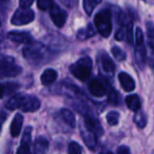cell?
Masks as SVG:
<instances>
[{"label":"cell","instance_id":"1","mask_svg":"<svg viewBox=\"0 0 154 154\" xmlns=\"http://www.w3.org/2000/svg\"><path fill=\"white\" fill-rule=\"evenodd\" d=\"M7 109H19L22 112H35L40 108V100L33 95L16 94L8 100L5 105Z\"/></svg>","mask_w":154,"mask_h":154},{"label":"cell","instance_id":"2","mask_svg":"<svg viewBox=\"0 0 154 154\" xmlns=\"http://www.w3.org/2000/svg\"><path fill=\"white\" fill-rule=\"evenodd\" d=\"M23 56L31 64L39 66L51 59V52L41 43L32 41L23 49Z\"/></svg>","mask_w":154,"mask_h":154},{"label":"cell","instance_id":"3","mask_svg":"<svg viewBox=\"0 0 154 154\" xmlns=\"http://www.w3.org/2000/svg\"><path fill=\"white\" fill-rule=\"evenodd\" d=\"M70 71L75 78L82 82H86L90 78L92 73V60L88 56H85L72 64Z\"/></svg>","mask_w":154,"mask_h":154},{"label":"cell","instance_id":"4","mask_svg":"<svg viewBox=\"0 0 154 154\" xmlns=\"http://www.w3.org/2000/svg\"><path fill=\"white\" fill-rule=\"evenodd\" d=\"M94 23L98 33L103 37L107 38L112 33V21H111V13L109 10H103L98 12L94 18Z\"/></svg>","mask_w":154,"mask_h":154},{"label":"cell","instance_id":"5","mask_svg":"<svg viewBox=\"0 0 154 154\" xmlns=\"http://www.w3.org/2000/svg\"><path fill=\"white\" fill-rule=\"evenodd\" d=\"M22 69L12 57L0 58V78L15 77L21 73Z\"/></svg>","mask_w":154,"mask_h":154},{"label":"cell","instance_id":"6","mask_svg":"<svg viewBox=\"0 0 154 154\" xmlns=\"http://www.w3.org/2000/svg\"><path fill=\"white\" fill-rule=\"evenodd\" d=\"M35 14L31 9H23L20 8L12 16L11 22L14 26H26L34 20Z\"/></svg>","mask_w":154,"mask_h":154},{"label":"cell","instance_id":"7","mask_svg":"<svg viewBox=\"0 0 154 154\" xmlns=\"http://www.w3.org/2000/svg\"><path fill=\"white\" fill-rule=\"evenodd\" d=\"M80 134H82V140L87 145V147L91 151H95L97 146V136L93 131H91L89 128L85 126V124L80 125Z\"/></svg>","mask_w":154,"mask_h":154},{"label":"cell","instance_id":"8","mask_svg":"<svg viewBox=\"0 0 154 154\" xmlns=\"http://www.w3.org/2000/svg\"><path fill=\"white\" fill-rule=\"evenodd\" d=\"M50 16H51L52 21L57 28H62L66 21V17H68L66 12L56 5H52L50 8Z\"/></svg>","mask_w":154,"mask_h":154},{"label":"cell","instance_id":"9","mask_svg":"<svg viewBox=\"0 0 154 154\" xmlns=\"http://www.w3.org/2000/svg\"><path fill=\"white\" fill-rule=\"evenodd\" d=\"M89 91L95 97H103L107 94V82H103L99 79H92L89 82Z\"/></svg>","mask_w":154,"mask_h":154},{"label":"cell","instance_id":"10","mask_svg":"<svg viewBox=\"0 0 154 154\" xmlns=\"http://www.w3.org/2000/svg\"><path fill=\"white\" fill-rule=\"evenodd\" d=\"M84 124H85V126H86L87 128H89L91 131H93V132L96 134L97 137L101 136V135L103 134V127H101L99 120L97 119L95 116L91 115V114L86 113V114H85V122H84Z\"/></svg>","mask_w":154,"mask_h":154},{"label":"cell","instance_id":"11","mask_svg":"<svg viewBox=\"0 0 154 154\" xmlns=\"http://www.w3.org/2000/svg\"><path fill=\"white\" fill-rule=\"evenodd\" d=\"M99 64H100V68L106 74L112 75L114 74V71H115V64H114L113 60L111 59L109 55H108L106 52H103L99 56Z\"/></svg>","mask_w":154,"mask_h":154},{"label":"cell","instance_id":"12","mask_svg":"<svg viewBox=\"0 0 154 154\" xmlns=\"http://www.w3.org/2000/svg\"><path fill=\"white\" fill-rule=\"evenodd\" d=\"M31 133H32V128L28 127L24 130L23 136L21 139V145L18 148L16 154H31L30 145H31Z\"/></svg>","mask_w":154,"mask_h":154},{"label":"cell","instance_id":"13","mask_svg":"<svg viewBox=\"0 0 154 154\" xmlns=\"http://www.w3.org/2000/svg\"><path fill=\"white\" fill-rule=\"evenodd\" d=\"M8 38L16 43H29L32 42V36L26 32H10L8 34Z\"/></svg>","mask_w":154,"mask_h":154},{"label":"cell","instance_id":"14","mask_svg":"<svg viewBox=\"0 0 154 154\" xmlns=\"http://www.w3.org/2000/svg\"><path fill=\"white\" fill-rule=\"evenodd\" d=\"M118 79L122 85V87L124 88V90L126 92H132L135 89V82L133 80V78L126 72H122L118 75Z\"/></svg>","mask_w":154,"mask_h":154},{"label":"cell","instance_id":"15","mask_svg":"<svg viewBox=\"0 0 154 154\" xmlns=\"http://www.w3.org/2000/svg\"><path fill=\"white\" fill-rule=\"evenodd\" d=\"M49 150V141L45 137L39 136L34 143V153L35 154H47Z\"/></svg>","mask_w":154,"mask_h":154},{"label":"cell","instance_id":"16","mask_svg":"<svg viewBox=\"0 0 154 154\" xmlns=\"http://www.w3.org/2000/svg\"><path fill=\"white\" fill-rule=\"evenodd\" d=\"M57 72L54 69H47L43 71V73L40 76V82L43 86H49V85L53 84L56 79H57Z\"/></svg>","mask_w":154,"mask_h":154},{"label":"cell","instance_id":"17","mask_svg":"<svg viewBox=\"0 0 154 154\" xmlns=\"http://www.w3.org/2000/svg\"><path fill=\"white\" fill-rule=\"evenodd\" d=\"M22 124H23V116L22 114L17 113L15 117L13 118V122L11 124V135L13 137H17L20 134V131L22 128Z\"/></svg>","mask_w":154,"mask_h":154},{"label":"cell","instance_id":"18","mask_svg":"<svg viewBox=\"0 0 154 154\" xmlns=\"http://www.w3.org/2000/svg\"><path fill=\"white\" fill-rule=\"evenodd\" d=\"M125 101H126V105L128 107V109L131 110V111L136 112L138 110H140V99H139L138 95L136 94L129 95V96L126 97Z\"/></svg>","mask_w":154,"mask_h":154},{"label":"cell","instance_id":"19","mask_svg":"<svg viewBox=\"0 0 154 154\" xmlns=\"http://www.w3.org/2000/svg\"><path fill=\"white\" fill-rule=\"evenodd\" d=\"M60 114H61L62 119L64 120L66 125H69L70 127H75V124H76V119H75V115L71 110L69 109H62L60 111Z\"/></svg>","mask_w":154,"mask_h":154},{"label":"cell","instance_id":"20","mask_svg":"<svg viewBox=\"0 0 154 154\" xmlns=\"http://www.w3.org/2000/svg\"><path fill=\"white\" fill-rule=\"evenodd\" d=\"M95 34V30L91 24H89L87 28L82 29V30L78 31L77 33V38L80 39V40H86L88 38H91L93 35Z\"/></svg>","mask_w":154,"mask_h":154},{"label":"cell","instance_id":"21","mask_svg":"<svg viewBox=\"0 0 154 154\" xmlns=\"http://www.w3.org/2000/svg\"><path fill=\"white\" fill-rule=\"evenodd\" d=\"M107 94H108V100L114 106H118L119 105V101H120V98H119V94L116 92L114 89L111 88L109 84L107 82Z\"/></svg>","mask_w":154,"mask_h":154},{"label":"cell","instance_id":"22","mask_svg":"<svg viewBox=\"0 0 154 154\" xmlns=\"http://www.w3.org/2000/svg\"><path fill=\"white\" fill-rule=\"evenodd\" d=\"M133 120H134L135 125H136L139 129H143L146 127V125H147V117H146V115L143 114V112H141L140 110L135 112Z\"/></svg>","mask_w":154,"mask_h":154},{"label":"cell","instance_id":"23","mask_svg":"<svg viewBox=\"0 0 154 154\" xmlns=\"http://www.w3.org/2000/svg\"><path fill=\"white\" fill-rule=\"evenodd\" d=\"M101 2V0H84V9L88 15H91L94 9Z\"/></svg>","mask_w":154,"mask_h":154},{"label":"cell","instance_id":"24","mask_svg":"<svg viewBox=\"0 0 154 154\" xmlns=\"http://www.w3.org/2000/svg\"><path fill=\"white\" fill-rule=\"evenodd\" d=\"M107 122L110 126H116L119 122V113L116 111H111L107 114Z\"/></svg>","mask_w":154,"mask_h":154},{"label":"cell","instance_id":"25","mask_svg":"<svg viewBox=\"0 0 154 154\" xmlns=\"http://www.w3.org/2000/svg\"><path fill=\"white\" fill-rule=\"evenodd\" d=\"M111 52H112V54H113L114 58H115L116 60H118V61H124L127 57L126 53L118 47H113L111 49Z\"/></svg>","mask_w":154,"mask_h":154},{"label":"cell","instance_id":"26","mask_svg":"<svg viewBox=\"0 0 154 154\" xmlns=\"http://www.w3.org/2000/svg\"><path fill=\"white\" fill-rule=\"evenodd\" d=\"M82 147H80L76 141H71L69 143V152L68 154H82Z\"/></svg>","mask_w":154,"mask_h":154},{"label":"cell","instance_id":"27","mask_svg":"<svg viewBox=\"0 0 154 154\" xmlns=\"http://www.w3.org/2000/svg\"><path fill=\"white\" fill-rule=\"evenodd\" d=\"M143 45V34L140 29L137 28L135 31V47H141Z\"/></svg>","mask_w":154,"mask_h":154},{"label":"cell","instance_id":"28","mask_svg":"<svg viewBox=\"0 0 154 154\" xmlns=\"http://www.w3.org/2000/svg\"><path fill=\"white\" fill-rule=\"evenodd\" d=\"M52 5H53L52 0H37V7L41 11H45V10L50 9Z\"/></svg>","mask_w":154,"mask_h":154},{"label":"cell","instance_id":"29","mask_svg":"<svg viewBox=\"0 0 154 154\" xmlns=\"http://www.w3.org/2000/svg\"><path fill=\"white\" fill-rule=\"evenodd\" d=\"M33 2L34 0H19V5L20 8H23V9H29Z\"/></svg>","mask_w":154,"mask_h":154},{"label":"cell","instance_id":"30","mask_svg":"<svg viewBox=\"0 0 154 154\" xmlns=\"http://www.w3.org/2000/svg\"><path fill=\"white\" fill-rule=\"evenodd\" d=\"M117 154H131V151L129 149V147L127 146H120V147L117 148V151H116Z\"/></svg>","mask_w":154,"mask_h":154},{"label":"cell","instance_id":"31","mask_svg":"<svg viewBox=\"0 0 154 154\" xmlns=\"http://www.w3.org/2000/svg\"><path fill=\"white\" fill-rule=\"evenodd\" d=\"M76 1L77 0H61V2H63V5L69 8L74 7V5H76Z\"/></svg>","mask_w":154,"mask_h":154},{"label":"cell","instance_id":"32","mask_svg":"<svg viewBox=\"0 0 154 154\" xmlns=\"http://www.w3.org/2000/svg\"><path fill=\"white\" fill-rule=\"evenodd\" d=\"M3 95H5V87L3 85L0 84V98H2Z\"/></svg>","mask_w":154,"mask_h":154},{"label":"cell","instance_id":"33","mask_svg":"<svg viewBox=\"0 0 154 154\" xmlns=\"http://www.w3.org/2000/svg\"><path fill=\"white\" fill-rule=\"evenodd\" d=\"M148 35H149L150 38H154V29H150Z\"/></svg>","mask_w":154,"mask_h":154},{"label":"cell","instance_id":"34","mask_svg":"<svg viewBox=\"0 0 154 154\" xmlns=\"http://www.w3.org/2000/svg\"><path fill=\"white\" fill-rule=\"evenodd\" d=\"M153 69H154V61H153Z\"/></svg>","mask_w":154,"mask_h":154},{"label":"cell","instance_id":"35","mask_svg":"<svg viewBox=\"0 0 154 154\" xmlns=\"http://www.w3.org/2000/svg\"><path fill=\"white\" fill-rule=\"evenodd\" d=\"M0 26H1V21H0Z\"/></svg>","mask_w":154,"mask_h":154}]
</instances>
